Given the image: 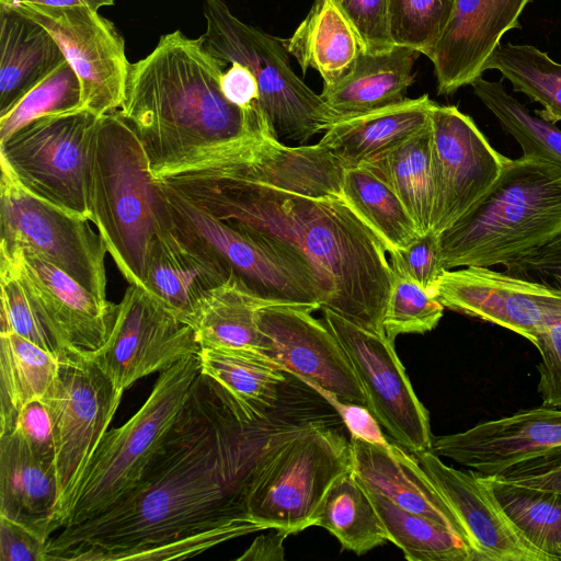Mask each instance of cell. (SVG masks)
<instances>
[{
  "mask_svg": "<svg viewBox=\"0 0 561 561\" xmlns=\"http://www.w3.org/2000/svg\"><path fill=\"white\" fill-rule=\"evenodd\" d=\"M343 170L319 142L252 137L194 150L153 178L299 262L321 308L385 334L393 271L382 241L342 197Z\"/></svg>",
  "mask_w": 561,
  "mask_h": 561,
  "instance_id": "6da1fadb",
  "label": "cell"
},
{
  "mask_svg": "<svg viewBox=\"0 0 561 561\" xmlns=\"http://www.w3.org/2000/svg\"><path fill=\"white\" fill-rule=\"evenodd\" d=\"M295 412L249 410L201 371L136 486L50 537L45 561L182 559L265 530L247 496L265 451L312 420Z\"/></svg>",
  "mask_w": 561,
  "mask_h": 561,
  "instance_id": "7a4b0ae2",
  "label": "cell"
},
{
  "mask_svg": "<svg viewBox=\"0 0 561 561\" xmlns=\"http://www.w3.org/2000/svg\"><path fill=\"white\" fill-rule=\"evenodd\" d=\"M226 67L201 37L179 30L130 64L118 112L140 139L152 173L201 148L274 137L261 112L225 98L220 78Z\"/></svg>",
  "mask_w": 561,
  "mask_h": 561,
  "instance_id": "3957f363",
  "label": "cell"
},
{
  "mask_svg": "<svg viewBox=\"0 0 561 561\" xmlns=\"http://www.w3.org/2000/svg\"><path fill=\"white\" fill-rule=\"evenodd\" d=\"M561 232V167L510 160L486 193L439 233L446 270L507 266Z\"/></svg>",
  "mask_w": 561,
  "mask_h": 561,
  "instance_id": "277c9868",
  "label": "cell"
},
{
  "mask_svg": "<svg viewBox=\"0 0 561 561\" xmlns=\"http://www.w3.org/2000/svg\"><path fill=\"white\" fill-rule=\"evenodd\" d=\"M90 221L129 285L144 288L160 230L156 182L146 150L117 111L98 117L87 158Z\"/></svg>",
  "mask_w": 561,
  "mask_h": 561,
  "instance_id": "5b68a950",
  "label": "cell"
},
{
  "mask_svg": "<svg viewBox=\"0 0 561 561\" xmlns=\"http://www.w3.org/2000/svg\"><path fill=\"white\" fill-rule=\"evenodd\" d=\"M156 181L160 221L176 240L228 280L270 305L321 309L307 270L277 247L239 231Z\"/></svg>",
  "mask_w": 561,
  "mask_h": 561,
  "instance_id": "8992f818",
  "label": "cell"
},
{
  "mask_svg": "<svg viewBox=\"0 0 561 561\" xmlns=\"http://www.w3.org/2000/svg\"><path fill=\"white\" fill-rule=\"evenodd\" d=\"M204 15V46L224 64L239 62L253 73L259 107L279 142L306 145L337 122L321 95L295 73L285 39L242 22L224 0H205Z\"/></svg>",
  "mask_w": 561,
  "mask_h": 561,
  "instance_id": "52a82bcc",
  "label": "cell"
},
{
  "mask_svg": "<svg viewBox=\"0 0 561 561\" xmlns=\"http://www.w3.org/2000/svg\"><path fill=\"white\" fill-rule=\"evenodd\" d=\"M350 469V440L328 422L312 420L265 451L250 483L247 512L264 529L301 531L313 526L327 490Z\"/></svg>",
  "mask_w": 561,
  "mask_h": 561,
  "instance_id": "ba28073f",
  "label": "cell"
},
{
  "mask_svg": "<svg viewBox=\"0 0 561 561\" xmlns=\"http://www.w3.org/2000/svg\"><path fill=\"white\" fill-rule=\"evenodd\" d=\"M199 373L197 355L165 369L137 413L105 433L83 472L64 527L103 513L136 486Z\"/></svg>",
  "mask_w": 561,
  "mask_h": 561,
  "instance_id": "9c48e42d",
  "label": "cell"
},
{
  "mask_svg": "<svg viewBox=\"0 0 561 561\" xmlns=\"http://www.w3.org/2000/svg\"><path fill=\"white\" fill-rule=\"evenodd\" d=\"M118 390L87 355L67 351L43 397L54 432L59 489L56 530L62 528L83 472L119 405Z\"/></svg>",
  "mask_w": 561,
  "mask_h": 561,
  "instance_id": "30bf717a",
  "label": "cell"
},
{
  "mask_svg": "<svg viewBox=\"0 0 561 561\" xmlns=\"http://www.w3.org/2000/svg\"><path fill=\"white\" fill-rule=\"evenodd\" d=\"M98 117L83 107L38 117L0 141V160L31 194L90 220L87 158Z\"/></svg>",
  "mask_w": 561,
  "mask_h": 561,
  "instance_id": "8fae6325",
  "label": "cell"
},
{
  "mask_svg": "<svg viewBox=\"0 0 561 561\" xmlns=\"http://www.w3.org/2000/svg\"><path fill=\"white\" fill-rule=\"evenodd\" d=\"M0 248H27L72 277L103 302L106 245L88 219L31 194L0 160Z\"/></svg>",
  "mask_w": 561,
  "mask_h": 561,
  "instance_id": "7c38bea8",
  "label": "cell"
},
{
  "mask_svg": "<svg viewBox=\"0 0 561 561\" xmlns=\"http://www.w3.org/2000/svg\"><path fill=\"white\" fill-rule=\"evenodd\" d=\"M367 398V408L392 440L411 454L432 450L428 412L416 397L393 342L321 308Z\"/></svg>",
  "mask_w": 561,
  "mask_h": 561,
  "instance_id": "4fadbf2b",
  "label": "cell"
},
{
  "mask_svg": "<svg viewBox=\"0 0 561 561\" xmlns=\"http://www.w3.org/2000/svg\"><path fill=\"white\" fill-rule=\"evenodd\" d=\"M199 351L192 327L181 322L152 294L129 285L118 304L108 339L102 347L87 355L124 392L138 379L162 373Z\"/></svg>",
  "mask_w": 561,
  "mask_h": 561,
  "instance_id": "5bb4252c",
  "label": "cell"
},
{
  "mask_svg": "<svg viewBox=\"0 0 561 561\" xmlns=\"http://www.w3.org/2000/svg\"><path fill=\"white\" fill-rule=\"evenodd\" d=\"M11 7L39 23L56 39L80 80L83 108L101 116L121 107L130 62L124 37L112 21L85 5Z\"/></svg>",
  "mask_w": 561,
  "mask_h": 561,
  "instance_id": "9a60e30c",
  "label": "cell"
},
{
  "mask_svg": "<svg viewBox=\"0 0 561 561\" xmlns=\"http://www.w3.org/2000/svg\"><path fill=\"white\" fill-rule=\"evenodd\" d=\"M306 307L267 305L259 311L260 353L316 393L367 408V398L340 342Z\"/></svg>",
  "mask_w": 561,
  "mask_h": 561,
  "instance_id": "2e32d148",
  "label": "cell"
},
{
  "mask_svg": "<svg viewBox=\"0 0 561 561\" xmlns=\"http://www.w3.org/2000/svg\"><path fill=\"white\" fill-rule=\"evenodd\" d=\"M432 294L444 308L508 329L534 345L561 321V290L491 267L446 270Z\"/></svg>",
  "mask_w": 561,
  "mask_h": 561,
  "instance_id": "e0dca14e",
  "label": "cell"
},
{
  "mask_svg": "<svg viewBox=\"0 0 561 561\" xmlns=\"http://www.w3.org/2000/svg\"><path fill=\"white\" fill-rule=\"evenodd\" d=\"M431 126L436 187L432 230L442 233L486 193L511 159L457 106L436 103Z\"/></svg>",
  "mask_w": 561,
  "mask_h": 561,
  "instance_id": "ac0fdd59",
  "label": "cell"
},
{
  "mask_svg": "<svg viewBox=\"0 0 561 561\" xmlns=\"http://www.w3.org/2000/svg\"><path fill=\"white\" fill-rule=\"evenodd\" d=\"M561 449V408L537 407L434 436L432 450L481 476Z\"/></svg>",
  "mask_w": 561,
  "mask_h": 561,
  "instance_id": "d6986e66",
  "label": "cell"
},
{
  "mask_svg": "<svg viewBox=\"0 0 561 561\" xmlns=\"http://www.w3.org/2000/svg\"><path fill=\"white\" fill-rule=\"evenodd\" d=\"M64 352L90 354L108 339L118 305L101 301L27 248L5 250Z\"/></svg>",
  "mask_w": 561,
  "mask_h": 561,
  "instance_id": "ffe728a7",
  "label": "cell"
},
{
  "mask_svg": "<svg viewBox=\"0 0 561 561\" xmlns=\"http://www.w3.org/2000/svg\"><path fill=\"white\" fill-rule=\"evenodd\" d=\"M413 455L466 529L474 561H550L513 524L483 476L447 466L433 450Z\"/></svg>",
  "mask_w": 561,
  "mask_h": 561,
  "instance_id": "44dd1931",
  "label": "cell"
},
{
  "mask_svg": "<svg viewBox=\"0 0 561 561\" xmlns=\"http://www.w3.org/2000/svg\"><path fill=\"white\" fill-rule=\"evenodd\" d=\"M533 0H455L447 27L430 57L439 95H451L482 77L503 35L519 28Z\"/></svg>",
  "mask_w": 561,
  "mask_h": 561,
  "instance_id": "7402d4cb",
  "label": "cell"
},
{
  "mask_svg": "<svg viewBox=\"0 0 561 561\" xmlns=\"http://www.w3.org/2000/svg\"><path fill=\"white\" fill-rule=\"evenodd\" d=\"M350 443L353 472L366 490L438 523L470 545L459 518L413 454L394 442L381 445L351 436Z\"/></svg>",
  "mask_w": 561,
  "mask_h": 561,
  "instance_id": "603a6c76",
  "label": "cell"
},
{
  "mask_svg": "<svg viewBox=\"0 0 561 561\" xmlns=\"http://www.w3.org/2000/svg\"><path fill=\"white\" fill-rule=\"evenodd\" d=\"M58 505L55 461L35 455L14 432L0 435V515L48 540Z\"/></svg>",
  "mask_w": 561,
  "mask_h": 561,
  "instance_id": "cb8c5ba5",
  "label": "cell"
},
{
  "mask_svg": "<svg viewBox=\"0 0 561 561\" xmlns=\"http://www.w3.org/2000/svg\"><path fill=\"white\" fill-rule=\"evenodd\" d=\"M435 104L428 94H423L339 119L324 131L319 144L344 168L359 167L425 127Z\"/></svg>",
  "mask_w": 561,
  "mask_h": 561,
  "instance_id": "d4e9b609",
  "label": "cell"
},
{
  "mask_svg": "<svg viewBox=\"0 0 561 561\" xmlns=\"http://www.w3.org/2000/svg\"><path fill=\"white\" fill-rule=\"evenodd\" d=\"M420 55L398 45L379 53L362 50L351 73L320 95L337 121L399 103L414 82Z\"/></svg>",
  "mask_w": 561,
  "mask_h": 561,
  "instance_id": "484cf974",
  "label": "cell"
},
{
  "mask_svg": "<svg viewBox=\"0 0 561 561\" xmlns=\"http://www.w3.org/2000/svg\"><path fill=\"white\" fill-rule=\"evenodd\" d=\"M64 60L60 46L45 27L0 4V115Z\"/></svg>",
  "mask_w": 561,
  "mask_h": 561,
  "instance_id": "4316f807",
  "label": "cell"
},
{
  "mask_svg": "<svg viewBox=\"0 0 561 561\" xmlns=\"http://www.w3.org/2000/svg\"><path fill=\"white\" fill-rule=\"evenodd\" d=\"M226 283L214 265L188 250L160 222L148 256L144 289L186 324L201 296Z\"/></svg>",
  "mask_w": 561,
  "mask_h": 561,
  "instance_id": "83f0119b",
  "label": "cell"
},
{
  "mask_svg": "<svg viewBox=\"0 0 561 561\" xmlns=\"http://www.w3.org/2000/svg\"><path fill=\"white\" fill-rule=\"evenodd\" d=\"M285 45L304 72L311 68L320 73L323 88L346 78L363 50L352 26L331 0H314Z\"/></svg>",
  "mask_w": 561,
  "mask_h": 561,
  "instance_id": "f1b7e54d",
  "label": "cell"
},
{
  "mask_svg": "<svg viewBox=\"0 0 561 561\" xmlns=\"http://www.w3.org/2000/svg\"><path fill=\"white\" fill-rule=\"evenodd\" d=\"M359 167L374 173L396 193L421 233L432 230L436 187L431 122Z\"/></svg>",
  "mask_w": 561,
  "mask_h": 561,
  "instance_id": "f546056e",
  "label": "cell"
},
{
  "mask_svg": "<svg viewBox=\"0 0 561 561\" xmlns=\"http://www.w3.org/2000/svg\"><path fill=\"white\" fill-rule=\"evenodd\" d=\"M201 371L221 386L242 407L271 413L284 402L289 375L256 351L203 347Z\"/></svg>",
  "mask_w": 561,
  "mask_h": 561,
  "instance_id": "4dcf8cb0",
  "label": "cell"
},
{
  "mask_svg": "<svg viewBox=\"0 0 561 561\" xmlns=\"http://www.w3.org/2000/svg\"><path fill=\"white\" fill-rule=\"evenodd\" d=\"M270 304L234 283L206 290L186 321L203 347H225L259 352L262 332L259 311Z\"/></svg>",
  "mask_w": 561,
  "mask_h": 561,
  "instance_id": "1f68e13d",
  "label": "cell"
},
{
  "mask_svg": "<svg viewBox=\"0 0 561 561\" xmlns=\"http://www.w3.org/2000/svg\"><path fill=\"white\" fill-rule=\"evenodd\" d=\"M58 362L59 356L16 333L0 334V435L13 430L28 402L45 396Z\"/></svg>",
  "mask_w": 561,
  "mask_h": 561,
  "instance_id": "d6a6232c",
  "label": "cell"
},
{
  "mask_svg": "<svg viewBox=\"0 0 561 561\" xmlns=\"http://www.w3.org/2000/svg\"><path fill=\"white\" fill-rule=\"evenodd\" d=\"M313 526L327 529L344 549L357 554L388 540L380 517L353 469L339 476L329 486Z\"/></svg>",
  "mask_w": 561,
  "mask_h": 561,
  "instance_id": "836d02e7",
  "label": "cell"
},
{
  "mask_svg": "<svg viewBox=\"0 0 561 561\" xmlns=\"http://www.w3.org/2000/svg\"><path fill=\"white\" fill-rule=\"evenodd\" d=\"M341 195L379 237L388 253L408 247L421 234L396 193L363 167L344 168Z\"/></svg>",
  "mask_w": 561,
  "mask_h": 561,
  "instance_id": "e575fe53",
  "label": "cell"
},
{
  "mask_svg": "<svg viewBox=\"0 0 561 561\" xmlns=\"http://www.w3.org/2000/svg\"><path fill=\"white\" fill-rule=\"evenodd\" d=\"M366 492L380 517L387 539L402 550L407 560L474 561L470 545L446 527L408 512L377 493Z\"/></svg>",
  "mask_w": 561,
  "mask_h": 561,
  "instance_id": "d590c367",
  "label": "cell"
},
{
  "mask_svg": "<svg viewBox=\"0 0 561 561\" xmlns=\"http://www.w3.org/2000/svg\"><path fill=\"white\" fill-rule=\"evenodd\" d=\"M485 480L523 536L550 561H561V493Z\"/></svg>",
  "mask_w": 561,
  "mask_h": 561,
  "instance_id": "8d00e7d4",
  "label": "cell"
},
{
  "mask_svg": "<svg viewBox=\"0 0 561 561\" xmlns=\"http://www.w3.org/2000/svg\"><path fill=\"white\" fill-rule=\"evenodd\" d=\"M471 87L502 128L519 144L523 154L561 167V129L553 122L531 113L501 81L481 77Z\"/></svg>",
  "mask_w": 561,
  "mask_h": 561,
  "instance_id": "74e56055",
  "label": "cell"
},
{
  "mask_svg": "<svg viewBox=\"0 0 561 561\" xmlns=\"http://www.w3.org/2000/svg\"><path fill=\"white\" fill-rule=\"evenodd\" d=\"M497 70L513 90L545 107L542 117L561 121V64L528 44L499 45L485 70Z\"/></svg>",
  "mask_w": 561,
  "mask_h": 561,
  "instance_id": "f35d334b",
  "label": "cell"
},
{
  "mask_svg": "<svg viewBox=\"0 0 561 561\" xmlns=\"http://www.w3.org/2000/svg\"><path fill=\"white\" fill-rule=\"evenodd\" d=\"M82 107L80 80L64 60L34 84L10 110L0 115V141L30 122Z\"/></svg>",
  "mask_w": 561,
  "mask_h": 561,
  "instance_id": "ab89813d",
  "label": "cell"
},
{
  "mask_svg": "<svg viewBox=\"0 0 561 561\" xmlns=\"http://www.w3.org/2000/svg\"><path fill=\"white\" fill-rule=\"evenodd\" d=\"M1 329L60 356L62 348L10 256L0 252Z\"/></svg>",
  "mask_w": 561,
  "mask_h": 561,
  "instance_id": "60d3db41",
  "label": "cell"
},
{
  "mask_svg": "<svg viewBox=\"0 0 561 561\" xmlns=\"http://www.w3.org/2000/svg\"><path fill=\"white\" fill-rule=\"evenodd\" d=\"M455 0H388L394 45L432 56L450 20Z\"/></svg>",
  "mask_w": 561,
  "mask_h": 561,
  "instance_id": "b9f144b4",
  "label": "cell"
},
{
  "mask_svg": "<svg viewBox=\"0 0 561 561\" xmlns=\"http://www.w3.org/2000/svg\"><path fill=\"white\" fill-rule=\"evenodd\" d=\"M444 306L420 284L393 272L383 314L385 335L394 342L400 334L432 331L443 317Z\"/></svg>",
  "mask_w": 561,
  "mask_h": 561,
  "instance_id": "7bdbcfd3",
  "label": "cell"
},
{
  "mask_svg": "<svg viewBox=\"0 0 561 561\" xmlns=\"http://www.w3.org/2000/svg\"><path fill=\"white\" fill-rule=\"evenodd\" d=\"M392 271L433 289L446 271L442 256L439 233L430 230L421 233L408 247L389 253Z\"/></svg>",
  "mask_w": 561,
  "mask_h": 561,
  "instance_id": "ee69618b",
  "label": "cell"
},
{
  "mask_svg": "<svg viewBox=\"0 0 561 561\" xmlns=\"http://www.w3.org/2000/svg\"><path fill=\"white\" fill-rule=\"evenodd\" d=\"M355 32L364 53L394 46L388 22V0H331Z\"/></svg>",
  "mask_w": 561,
  "mask_h": 561,
  "instance_id": "f6af8a7d",
  "label": "cell"
},
{
  "mask_svg": "<svg viewBox=\"0 0 561 561\" xmlns=\"http://www.w3.org/2000/svg\"><path fill=\"white\" fill-rule=\"evenodd\" d=\"M535 346L540 354L537 391L542 405L561 408V321L545 330Z\"/></svg>",
  "mask_w": 561,
  "mask_h": 561,
  "instance_id": "bcb514c9",
  "label": "cell"
},
{
  "mask_svg": "<svg viewBox=\"0 0 561 561\" xmlns=\"http://www.w3.org/2000/svg\"><path fill=\"white\" fill-rule=\"evenodd\" d=\"M11 432L16 433L35 455L55 461L53 423L43 398L28 402L20 411Z\"/></svg>",
  "mask_w": 561,
  "mask_h": 561,
  "instance_id": "7dc6e473",
  "label": "cell"
},
{
  "mask_svg": "<svg viewBox=\"0 0 561 561\" xmlns=\"http://www.w3.org/2000/svg\"><path fill=\"white\" fill-rule=\"evenodd\" d=\"M492 478L515 485L561 493V449L514 465Z\"/></svg>",
  "mask_w": 561,
  "mask_h": 561,
  "instance_id": "c3c4849f",
  "label": "cell"
},
{
  "mask_svg": "<svg viewBox=\"0 0 561 561\" xmlns=\"http://www.w3.org/2000/svg\"><path fill=\"white\" fill-rule=\"evenodd\" d=\"M505 267L510 274L561 290V232Z\"/></svg>",
  "mask_w": 561,
  "mask_h": 561,
  "instance_id": "681fc988",
  "label": "cell"
},
{
  "mask_svg": "<svg viewBox=\"0 0 561 561\" xmlns=\"http://www.w3.org/2000/svg\"><path fill=\"white\" fill-rule=\"evenodd\" d=\"M47 541L30 528L0 515L1 561H45Z\"/></svg>",
  "mask_w": 561,
  "mask_h": 561,
  "instance_id": "f907efd6",
  "label": "cell"
},
{
  "mask_svg": "<svg viewBox=\"0 0 561 561\" xmlns=\"http://www.w3.org/2000/svg\"><path fill=\"white\" fill-rule=\"evenodd\" d=\"M319 396L335 410L350 431L351 436L381 445L390 443L368 408L341 401L325 392L319 393Z\"/></svg>",
  "mask_w": 561,
  "mask_h": 561,
  "instance_id": "816d5d0a",
  "label": "cell"
},
{
  "mask_svg": "<svg viewBox=\"0 0 561 561\" xmlns=\"http://www.w3.org/2000/svg\"><path fill=\"white\" fill-rule=\"evenodd\" d=\"M220 88L230 103L244 110L261 112L256 79L244 65L231 62L220 78Z\"/></svg>",
  "mask_w": 561,
  "mask_h": 561,
  "instance_id": "f5cc1de1",
  "label": "cell"
},
{
  "mask_svg": "<svg viewBox=\"0 0 561 561\" xmlns=\"http://www.w3.org/2000/svg\"><path fill=\"white\" fill-rule=\"evenodd\" d=\"M288 535L286 530L275 529L274 534L259 536L237 560H284L283 541Z\"/></svg>",
  "mask_w": 561,
  "mask_h": 561,
  "instance_id": "db71d44e",
  "label": "cell"
},
{
  "mask_svg": "<svg viewBox=\"0 0 561 561\" xmlns=\"http://www.w3.org/2000/svg\"><path fill=\"white\" fill-rule=\"evenodd\" d=\"M115 0H0V4L15 5L20 3H33L45 7L66 8L85 5L94 10L113 5Z\"/></svg>",
  "mask_w": 561,
  "mask_h": 561,
  "instance_id": "11a10c76",
  "label": "cell"
}]
</instances>
